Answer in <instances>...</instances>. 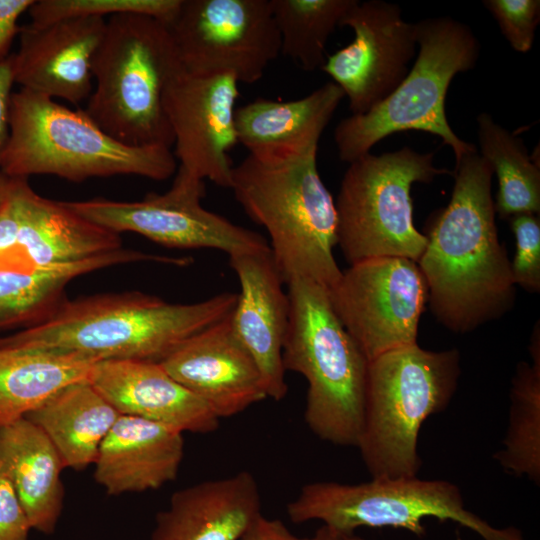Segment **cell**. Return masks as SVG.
I'll return each instance as SVG.
<instances>
[{"label":"cell","mask_w":540,"mask_h":540,"mask_svg":"<svg viewBox=\"0 0 540 540\" xmlns=\"http://www.w3.org/2000/svg\"><path fill=\"white\" fill-rule=\"evenodd\" d=\"M455 164L451 199L431 216L417 264L436 319L467 333L512 309L515 284L495 223L492 166L478 151Z\"/></svg>","instance_id":"1"},{"label":"cell","mask_w":540,"mask_h":540,"mask_svg":"<svg viewBox=\"0 0 540 540\" xmlns=\"http://www.w3.org/2000/svg\"><path fill=\"white\" fill-rule=\"evenodd\" d=\"M319 140L248 152L233 167L230 189L246 215L268 232L284 283L303 278L330 290L342 271L333 256L335 201L317 168Z\"/></svg>","instance_id":"2"},{"label":"cell","mask_w":540,"mask_h":540,"mask_svg":"<svg viewBox=\"0 0 540 540\" xmlns=\"http://www.w3.org/2000/svg\"><path fill=\"white\" fill-rule=\"evenodd\" d=\"M237 294L170 303L141 292L63 301L44 321L0 338V348L77 353L96 361L161 362L186 339L227 317Z\"/></svg>","instance_id":"3"},{"label":"cell","mask_w":540,"mask_h":540,"mask_svg":"<svg viewBox=\"0 0 540 540\" xmlns=\"http://www.w3.org/2000/svg\"><path fill=\"white\" fill-rule=\"evenodd\" d=\"M176 167L171 148L121 143L84 109H70L23 88L12 94L10 135L0 165V172L7 177L54 175L81 182L137 175L163 181Z\"/></svg>","instance_id":"4"},{"label":"cell","mask_w":540,"mask_h":540,"mask_svg":"<svg viewBox=\"0 0 540 540\" xmlns=\"http://www.w3.org/2000/svg\"><path fill=\"white\" fill-rule=\"evenodd\" d=\"M185 70L166 24L139 14L107 19L84 111L107 134L132 146L174 145L163 96Z\"/></svg>","instance_id":"5"},{"label":"cell","mask_w":540,"mask_h":540,"mask_svg":"<svg viewBox=\"0 0 540 540\" xmlns=\"http://www.w3.org/2000/svg\"><path fill=\"white\" fill-rule=\"evenodd\" d=\"M288 285L285 371L307 381L304 419L323 441L356 447L363 421L368 360L345 329L328 289L298 278Z\"/></svg>","instance_id":"6"},{"label":"cell","mask_w":540,"mask_h":540,"mask_svg":"<svg viewBox=\"0 0 540 540\" xmlns=\"http://www.w3.org/2000/svg\"><path fill=\"white\" fill-rule=\"evenodd\" d=\"M460 373L457 349L432 351L417 343L368 361L356 447L372 478L417 476L420 428L448 407Z\"/></svg>","instance_id":"7"},{"label":"cell","mask_w":540,"mask_h":540,"mask_svg":"<svg viewBox=\"0 0 540 540\" xmlns=\"http://www.w3.org/2000/svg\"><path fill=\"white\" fill-rule=\"evenodd\" d=\"M415 25L419 48L407 76L383 101L364 114L343 118L335 127L339 158L347 163L370 153L385 137L407 130L434 134L449 145L455 163L478 151L450 127L445 99L452 79L472 70L480 42L467 24L449 16L422 19Z\"/></svg>","instance_id":"8"},{"label":"cell","mask_w":540,"mask_h":540,"mask_svg":"<svg viewBox=\"0 0 540 540\" xmlns=\"http://www.w3.org/2000/svg\"><path fill=\"white\" fill-rule=\"evenodd\" d=\"M434 156L406 146L349 163L335 206L337 245L350 265L378 257L418 262L427 238L413 224L412 185L453 175Z\"/></svg>","instance_id":"9"},{"label":"cell","mask_w":540,"mask_h":540,"mask_svg":"<svg viewBox=\"0 0 540 540\" xmlns=\"http://www.w3.org/2000/svg\"><path fill=\"white\" fill-rule=\"evenodd\" d=\"M293 523L322 525L355 532L358 528H398L423 537V520L453 521L483 540H525L519 529L496 528L465 507L457 485L447 480L414 477L371 478L359 484L308 483L287 504Z\"/></svg>","instance_id":"10"},{"label":"cell","mask_w":540,"mask_h":540,"mask_svg":"<svg viewBox=\"0 0 540 540\" xmlns=\"http://www.w3.org/2000/svg\"><path fill=\"white\" fill-rule=\"evenodd\" d=\"M186 72L254 84L281 53L270 0H182L167 25Z\"/></svg>","instance_id":"11"},{"label":"cell","mask_w":540,"mask_h":540,"mask_svg":"<svg viewBox=\"0 0 540 540\" xmlns=\"http://www.w3.org/2000/svg\"><path fill=\"white\" fill-rule=\"evenodd\" d=\"M204 180L179 167L168 191L140 201L96 198L66 202L86 220L120 235L134 232L166 247L211 248L229 256L269 249L257 232L232 223L202 206Z\"/></svg>","instance_id":"12"},{"label":"cell","mask_w":540,"mask_h":540,"mask_svg":"<svg viewBox=\"0 0 540 540\" xmlns=\"http://www.w3.org/2000/svg\"><path fill=\"white\" fill-rule=\"evenodd\" d=\"M328 292L335 313L368 361L417 343L428 302L417 262L378 257L352 264Z\"/></svg>","instance_id":"13"},{"label":"cell","mask_w":540,"mask_h":540,"mask_svg":"<svg viewBox=\"0 0 540 540\" xmlns=\"http://www.w3.org/2000/svg\"><path fill=\"white\" fill-rule=\"evenodd\" d=\"M340 26L350 27L354 39L328 55L321 70L348 98L352 115L364 114L407 76L416 55L415 25L395 3L355 0Z\"/></svg>","instance_id":"14"},{"label":"cell","mask_w":540,"mask_h":540,"mask_svg":"<svg viewBox=\"0 0 540 540\" xmlns=\"http://www.w3.org/2000/svg\"><path fill=\"white\" fill-rule=\"evenodd\" d=\"M122 248L120 235L72 211L66 202L35 192L12 178L0 206V267L72 262Z\"/></svg>","instance_id":"15"},{"label":"cell","mask_w":540,"mask_h":540,"mask_svg":"<svg viewBox=\"0 0 540 540\" xmlns=\"http://www.w3.org/2000/svg\"><path fill=\"white\" fill-rule=\"evenodd\" d=\"M238 84L231 74L194 75L183 70L170 80L163 96L179 167L229 189L234 167L229 153L238 143L234 117Z\"/></svg>","instance_id":"16"},{"label":"cell","mask_w":540,"mask_h":540,"mask_svg":"<svg viewBox=\"0 0 540 540\" xmlns=\"http://www.w3.org/2000/svg\"><path fill=\"white\" fill-rule=\"evenodd\" d=\"M107 19L76 17L21 26L19 48L10 55L14 82L21 88L73 105L93 90V64Z\"/></svg>","instance_id":"17"},{"label":"cell","mask_w":540,"mask_h":540,"mask_svg":"<svg viewBox=\"0 0 540 540\" xmlns=\"http://www.w3.org/2000/svg\"><path fill=\"white\" fill-rule=\"evenodd\" d=\"M230 314L186 339L159 362L219 419L267 398L254 359L232 330Z\"/></svg>","instance_id":"18"},{"label":"cell","mask_w":540,"mask_h":540,"mask_svg":"<svg viewBox=\"0 0 540 540\" xmlns=\"http://www.w3.org/2000/svg\"><path fill=\"white\" fill-rule=\"evenodd\" d=\"M240 293L230 314L231 327L254 359L267 398L288 393L282 350L289 320V298L270 248L229 256Z\"/></svg>","instance_id":"19"},{"label":"cell","mask_w":540,"mask_h":540,"mask_svg":"<svg viewBox=\"0 0 540 540\" xmlns=\"http://www.w3.org/2000/svg\"><path fill=\"white\" fill-rule=\"evenodd\" d=\"M89 382L120 413L180 432H214L220 419L158 362L103 360Z\"/></svg>","instance_id":"20"},{"label":"cell","mask_w":540,"mask_h":540,"mask_svg":"<svg viewBox=\"0 0 540 540\" xmlns=\"http://www.w3.org/2000/svg\"><path fill=\"white\" fill-rule=\"evenodd\" d=\"M260 513L257 481L243 470L174 492L149 540H239Z\"/></svg>","instance_id":"21"},{"label":"cell","mask_w":540,"mask_h":540,"mask_svg":"<svg viewBox=\"0 0 540 540\" xmlns=\"http://www.w3.org/2000/svg\"><path fill=\"white\" fill-rule=\"evenodd\" d=\"M183 456L182 432L120 415L99 447L94 479L110 496L157 490L175 480Z\"/></svg>","instance_id":"22"},{"label":"cell","mask_w":540,"mask_h":540,"mask_svg":"<svg viewBox=\"0 0 540 540\" xmlns=\"http://www.w3.org/2000/svg\"><path fill=\"white\" fill-rule=\"evenodd\" d=\"M153 261L184 266V257L147 254L120 248L86 259L34 267H0V332L26 329L48 318L64 301L75 278L103 268Z\"/></svg>","instance_id":"23"},{"label":"cell","mask_w":540,"mask_h":540,"mask_svg":"<svg viewBox=\"0 0 540 540\" xmlns=\"http://www.w3.org/2000/svg\"><path fill=\"white\" fill-rule=\"evenodd\" d=\"M0 466L32 529L50 535L63 509V462L48 437L27 418L0 428Z\"/></svg>","instance_id":"24"},{"label":"cell","mask_w":540,"mask_h":540,"mask_svg":"<svg viewBox=\"0 0 540 540\" xmlns=\"http://www.w3.org/2000/svg\"><path fill=\"white\" fill-rule=\"evenodd\" d=\"M120 413L89 381L71 384L25 416L57 450L65 468L94 464L99 447Z\"/></svg>","instance_id":"25"},{"label":"cell","mask_w":540,"mask_h":540,"mask_svg":"<svg viewBox=\"0 0 540 540\" xmlns=\"http://www.w3.org/2000/svg\"><path fill=\"white\" fill-rule=\"evenodd\" d=\"M97 362L77 353L0 348V428L24 418L65 387L89 381Z\"/></svg>","instance_id":"26"},{"label":"cell","mask_w":540,"mask_h":540,"mask_svg":"<svg viewBox=\"0 0 540 540\" xmlns=\"http://www.w3.org/2000/svg\"><path fill=\"white\" fill-rule=\"evenodd\" d=\"M344 97L328 82L299 99L257 98L235 109L237 141L250 152L321 137Z\"/></svg>","instance_id":"27"},{"label":"cell","mask_w":540,"mask_h":540,"mask_svg":"<svg viewBox=\"0 0 540 540\" xmlns=\"http://www.w3.org/2000/svg\"><path fill=\"white\" fill-rule=\"evenodd\" d=\"M479 154L497 175L495 213L509 219L520 213H540L539 163L529 156L521 138L486 112L477 116Z\"/></svg>","instance_id":"28"},{"label":"cell","mask_w":540,"mask_h":540,"mask_svg":"<svg viewBox=\"0 0 540 540\" xmlns=\"http://www.w3.org/2000/svg\"><path fill=\"white\" fill-rule=\"evenodd\" d=\"M529 351L532 363L520 362L512 378L508 426L494 454L510 474L540 483V334L535 326Z\"/></svg>","instance_id":"29"},{"label":"cell","mask_w":540,"mask_h":540,"mask_svg":"<svg viewBox=\"0 0 540 540\" xmlns=\"http://www.w3.org/2000/svg\"><path fill=\"white\" fill-rule=\"evenodd\" d=\"M281 38V53L302 69H321L325 49L355 0H270Z\"/></svg>","instance_id":"30"},{"label":"cell","mask_w":540,"mask_h":540,"mask_svg":"<svg viewBox=\"0 0 540 540\" xmlns=\"http://www.w3.org/2000/svg\"><path fill=\"white\" fill-rule=\"evenodd\" d=\"M182 0H34L28 10L30 23L45 25L76 17L114 16L132 13L155 18L168 25Z\"/></svg>","instance_id":"31"},{"label":"cell","mask_w":540,"mask_h":540,"mask_svg":"<svg viewBox=\"0 0 540 540\" xmlns=\"http://www.w3.org/2000/svg\"><path fill=\"white\" fill-rule=\"evenodd\" d=\"M515 236L516 252L510 261L512 280L526 291H540V218L539 214L520 213L509 219Z\"/></svg>","instance_id":"32"},{"label":"cell","mask_w":540,"mask_h":540,"mask_svg":"<svg viewBox=\"0 0 540 540\" xmlns=\"http://www.w3.org/2000/svg\"><path fill=\"white\" fill-rule=\"evenodd\" d=\"M510 46L519 53H528L534 44L540 22L539 0H484Z\"/></svg>","instance_id":"33"},{"label":"cell","mask_w":540,"mask_h":540,"mask_svg":"<svg viewBox=\"0 0 540 540\" xmlns=\"http://www.w3.org/2000/svg\"><path fill=\"white\" fill-rule=\"evenodd\" d=\"M31 529L19 497L0 466V540H29Z\"/></svg>","instance_id":"34"},{"label":"cell","mask_w":540,"mask_h":540,"mask_svg":"<svg viewBox=\"0 0 540 540\" xmlns=\"http://www.w3.org/2000/svg\"><path fill=\"white\" fill-rule=\"evenodd\" d=\"M34 0H0V63L10 57V49L20 32L18 21Z\"/></svg>","instance_id":"35"},{"label":"cell","mask_w":540,"mask_h":540,"mask_svg":"<svg viewBox=\"0 0 540 540\" xmlns=\"http://www.w3.org/2000/svg\"><path fill=\"white\" fill-rule=\"evenodd\" d=\"M14 84L9 57L0 63V165L10 135V106Z\"/></svg>","instance_id":"36"},{"label":"cell","mask_w":540,"mask_h":540,"mask_svg":"<svg viewBox=\"0 0 540 540\" xmlns=\"http://www.w3.org/2000/svg\"><path fill=\"white\" fill-rule=\"evenodd\" d=\"M239 540H305V538L294 535L280 519H271L260 513Z\"/></svg>","instance_id":"37"},{"label":"cell","mask_w":540,"mask_h":540,"mask_svg":"<svg viewBox=\"0 0 540 540\" xmlns=\"http://www.w3.org/2000/svg\"><path fill=\"white\" fill-rule=\"evenodd\" d=\"M305 540H365L355 532H343L322 525L315 533Z\"/></svg>","instance_id":"38"},{"label":"cell","mask_w":540,"mask_h":540,"mask_svg":"<svg viewBox=\"0 0 540 540\" xmlns=\"http://www.w3.org/2000/svg\"><path fill=\"white\" fill-rule=\"evenodd\" d=\"M11 182H12V178L7 177L6 175L0 172V206L8 195Z\"/></svg>","instance_id":"39"}]
</instances>
